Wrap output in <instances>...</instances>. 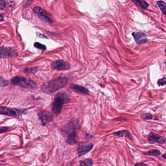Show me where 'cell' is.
I'll use <instances>...</instances> for the list:
<instances>
[{
  "label": "cell",
  "instance_id": "1f68e13d",
  "mask_svg": "<svg viewBox=\"0 0 166 166\" xmlns=\"http://www.w3.org/2000/svg\"><path fill=\"white\" fill-rule=\"evenodd\" d=\"M165 53H166V49H165Z\"/></svg>",
  "mask_w": 166,
  "mask_h": 166
},
{
  "label": "cell",
  "instance_id": "52a82bcc",
  "mask_svg": "<svg viewBox=\"0 0 166 166\" xmlns=\"http://www.w3.org/2000/svg\"><path fill=\"white\" fill-rule=\"evenodd\" d=\"M51 68L54 70L58 71L67 70L70 68V64L67 62L63 60H57L51 64Z\"/></svg>",
  "mask_w": 166,
  "mask_h": 166
},
{
  "label": "cell",
  "instance_id": "7402d4cb",
  "mask_svg": "<svg viewBox=\"0 0 166 166\" xmlns=\"http://www.w3.org/2000/svg\"><path fill=\"white\" fill-rule=\"evenodd\" d=\"M34 46L37 49H40L43 51H44L46 49V46L40 44V42H35L34 44Z\"/></svg>",
  "mask_w": 166,
  "mask_h": 166
},
{
  "label": "cell",
  "instance_id": "d4e9b609",
  "mask_svg": "<svg viewBox=\"0 0 166 166\" xmlns=\"http://www.w3.org/2000/svg\"><path fill=\"white\" fill-rule=\"evenodd\" d=\"M37 70V69L36 68H31V69H26L25 71V73H30V72L34 71L35 72Z\"/></svg>",
  "mask_w": 166,
  "mask_h": 166
},
{
  "label": "cell",
  "instance_id": "4316f807",
  "mask_svg": "<svg viewBox=\"0 0 166 166\" xmlns=\"http://www.w3.org/2000/svg\"><path fill=\"white\" fill-rule=\"evenodd\" d=\"M134 166H148L147 164L142 163V162H139L136 163Z\"/></svg>",
  "mask_w": 166,
  "mask_h": 166
},
{
  "label": "cell",
  "instance_id": "5b68a950",
  "mask_svg": "<svg viewBox=\"0 0 166 166\" xmlns=\"http://www.w3.org/2000/svg\"><path fill=\"white\" fill-rule=\"evenodd\" d=\"M33 11L35 13L42 21L49 24H51L54 23L51 15L44 9H42L40 7H36L33 8Z\"/></svg>",
  "mask_w": 166,
  "mask_h": 166
},
{
  "label": "cell",
  "instance_id": "30bf717a",
  "mask_svg": "<svg viewBox=\"0 0 166 166\" xmlns=\"http://www.w3.org/2000/svg\"><path fill=\"white\" fill-rule=\"evenodd\" d=\"M132 35L136 43L138 44H142L147 42V37L146 34L144 32H134L132 33Z\"/></svg>",
  "mask_w": 166,
  "mask_h": 166
},
{
  "label": "cell",
  "instance_id": "9a60e30c",
  "mask_svg": "<svg viewBox=\"0 0 166 166\" xmlns=\"http://www.w3.org/2000/svg\"><path fill=\"white\" fill-rule=\"evenodd\" d=\"M77 134V132H74L69 133L66 136V142L68 144L70 145H75L76 144V136Z\"/></svg>",
  "mask_w": 166,
  "mask_h": 166
},
{
  "label": "cell",
  "instance_id": "603a6c76",
  "mask_svg": "<svg viewBox=\"0 0 166 166\" xmlns=\"http://www.w3.org/2000/svg\"><path fill=\"white\" fill-rule=\"evenodd\" d=\"M157 84L159 86L166 84V78H162L161 79H159L157 82Z\"/></svg>",
  "mask_w": 166,
  "mask_h": 166
},
{
  "label": "cell",
  "instance_id": "7a4b0ae2",
  "mask_svg": "<svg viewBox=\"0 0 166 166\" xmlns=\"http://www.w3.org/2000/svg\"><path fill=\"white\" fill-rule=\"evenodd\" d=\"M70 99L65 93H58L54 96V100L51 104V110L55 115H59L61 112L64 104L70 102Z\"/></svg>",
  "mask_w": 166,
  "mask_h": 166
},
{
  "label": "cell",
  "instance_id": "484cf974",
  "mask_svg": "<svg viewBox=\"0 0 166 166\" xmlns=\"http://www.w3.org/2000/svg\"><path fill=\"white\" fill-rule=\"evenodd\" d=\"M114 120H117V121H127V119H125V118H123V117H118L117 119H114Z\"/></svg>",
  "mask_w": 166,
  "mask_h": 166
},
{
  "label": "cell",
  "instance_id": "f1b7e54d",
  "mask_svg": "<svg viewBox=\"0 0 166 166\" xmlns=\"http://www.w3.org/2000/svg\"><path fill=\"white\" fill-rule=\"evenodd\" d=\"M37 36H38V37H40L41 38H47V37H46V36H44V35L40 34V33H37Z\"/></svg>",
  "mask_w": 166,
  "mask_h": 166
},
{
  "label": "cell",
  "instance_id": "ac0fdd59",
  "mask_svg": "<svg viewBox=\"0 0 166 166\" xmlns=\"http://www.w3.org/2000/svg\"><path fill=\"white\" fill-rule=\"evenodd\" d=\"M161 152L159 150H149L147 152H144L143 154L146 156H155L157 157L160 156Z\"/></svg>",
  "mask_w": 166,
  "mask_h": 166
},
{
  "label": "cell",
  "instance_id": "4dcf8cb0",
  "mask_svg": "<svg viewBox=\"0 0 166 166\" xmlns=\"http://www.w3.org/2000/svg\"><path fill=\"white\" fill-rule=\"evenodd\" d=\"M162 158H163L164 159H165L166 160V153L163 154L162 156Z\"/></svg>",
  "mask_w": 166,
  "mask_h": 166
},
{
  "label": "cell",
  "instance_id": "3957f363",
  "mask_svg": "<svg viewBox=\"0 0 166 166\" xmlns=\"http://www.w3.org/2000/svg\"><path fill=\"white\" fill-rule=\"evenodd\" d=\"M11 81L13 84L18 86L24 88L33 89L37 87V84L36 82L23 76H15Z\"/></svg>",
  "mask_w": 166,
  "mask_h": 166
},
{
  "label": "cell",
  "instance_id": "6da1fadb",
  "mask_svg": "<svg viewBox=\"0 0 166 166\" xmlns=\"http://www.w3.org/2000/svg\"><path fill=\"white\" fill-rule=\"evenodd\" d=\"M68 83V79L66 77L60 76L44 83L41 86L42 92L46 94H51L66 86Z\"/></svg>",
  "mask_w": 166,
  "mask_h": 166
},
{
  "label": "cell",
  "instance_id": "4fadbf2b",
  "mask_svg": "<svg viewBox=\"0 0 166 166\" xmlns=\"http://www.w3.org/2000/svg\"><path fill=\"white\" fill-rule=\"evenodd\" d=\"M17 112L18 111H16V110L12 109L10 108L0 106V115L11 116L16 115Z\"/></svg>",
  "mask_w": 166,
  "mask_h": 166
},
{
  "label": "cell",
  "instance_id": "277c9868",
  "mask_svg": "<svg viewBox=\"0 0 166 166\" xmlns=\"http://www.w3.org/2000/svg\"><path fill=\"white\" fill-rule=\"evenodd\" d=\"M80 129L81 126L79 120L77 119H75L62 127L60 129V133L63 136L66 137L69 133L73 132L78 133Z\"/></svg>",
  "mask_w": 166,
  "mask_h": 166
},
{
  "label": "cell",
  "instance_id": "e0dca14e",
  "mask_svg": "<svg viewBox=\"0 0 166 166\" xmlns=\"http://www.w3.org/2000/svg\"><path fill=\"white\" fill-rule=\"evenodd\" d=\"M14 5L15 4L13 1H0V9L1 10L6 9Z\"/></svg>",
  "mask_w": 166,
  "mask_h": 166
},
{
  "label": "cell",
  "instance_id": "8fae6325",
  "mask_svg": "<svg viewBox=\"0 0 166 166\" xmlns=\"http://www.w3.org/2000/svg\"><path fill=\"white\" fill-rule=\"evenodd\" d=\"M148 139L152 142L157 143L160 144H163L166 142V139L162 136L151 132L148 135Z\"/></svg>",
  "mask_w": 166,
  "mask_h": 166
},
{
  "label": "cell",
  "instance_id": "83f0119b",
  "mask_svg": "<svg viewBox=\"0 0 166 166\" xmlns=\"http://www.w3.org/2000/svg\"><path fill=\"white\" fill-rule=\"evenodd\" d=\"M93 137V136L90 134V133H87L85 136V138L86 139H92Z\"/></svg>",
  "mask_w": 166,
  "mask_h": 166
},
{
  "label": "cell",
  "instance_id": "7c38bea8",
  "mask_svg": "<svg viewBox=\"0 0 166 166\" xmlns=\"http://www.w3.org/2000/svg\"><path fill=\"white\" fill-rule=\"evenodd\" d=\"M70 88L71 89V90L74 91L75 92L85 94V95H89L90 92L88 91V89L83 86L75 84H72L70 86Z\"/></svg>",
  "mask_w": 166,
  "mask_h": 166
},
{
  "label": "cell",
  "instance_id": "44dd1931",
  "mask_svg": "<svg viewBox=\"0 0 166 166\" xmlns=\"http://www.w3.org/2000/svg\"><path fill=\"white\" fill-rule=\"evenodd\" d=\"M141 119L143 120H151L153 119V116L150 113H143L141 114Z\"/></svg>",
  "mask_w": 166,
  "mask_h": 166
},
{
  "label": "cell",
  "instance_id": "ba28073f",
  "mask_svg": "<svg viewBox=\"0 0 166 166\" xmlns=\"http://www.w3.org/2000/svg\"><path fill=\"white\" fill-rule=\"evenodd\" d=\"M94 145L91 143L81 144L77 148V153L79 157L84 156L93 148Z\"/></svg>",
  "mask_w": 166,
  "mask_h": 166
},
{
  "label": "cell",
  "instance_id": "8992f818",
  "mask_svg": "<svg viewBox=\"0 0 166 166\" xmlns=\"http://www.w3.org/2000/svg\"><path fill=\"white\" fill-rule=\"evenodd\" d=\"M38 118L41 121L42 125H46V124L51 122L53 119L54 115L52 113L49 111H42L38 113Z\"/></svg>",
  "mask_w": 166,
  "mask_h": 166
},
{
  "label": "cell",
  "instance_id": "d6986e66",
  "mask_svg": "<svg viewBox=\"0 0 166 166\" xmlns=\"http://www.w3.org/2000/svg\"><path fill=\"white\" fill-rule=\"evenodd\" d=\"M79 166H93V161L90 158H87L79 162Z\"/></svg>",
  "mask_w": 166,
  "mask_h": 166
},
{
  "label": "cell",
  "instance_id": "f546056e",
  "mask_svg": "<svg viewBox=\"0 0 166 166\" xmlns=\"http://www.w3.org/2000/svg\"><path fill=\"white\" fill-rule=\"evenodd\" d=\"M4 17L1 15L0 14V22L4 21Z\"/></svg>",
  "mask_w": 166,
  "mask_h": 166
},
{
  "label": "cell",
  "instance_id": "836d02e7",
  "mask_svg": "<svg viewBox=\"0 0 166 166\" xmlns=\"http://www.w3.org/2000/svg\"><path fill=\"white\" fill-rule=\"evenodd\" d=\"M0 44H1V41H0Z\"/></svg>",
  "mask_w": 166,
  "mask_h": 166
},
{
  "label": "cell",
  "instance_id": "ffe728a7",
  "mask_svg": "<svg viewBox=\"0 0 166 166\" xmlns=\"http://www.w3.org/2000/svg\"><path fill=\"white\" fill-rule=\"evenodd\" d=\"M157 4L161 10L162 13L166 16V4L163 1H159L156 2Z\"/></svg>",
  "mask_w": 166,
  "mask_h": 166
},
{
  "label": "cell",
  "instance_id": "2e32d148",
  "mask_svg": "<svg viewBox=\"0 0 166 166\" xmlns=\"http://www.w3.org/2000/svg\"><path fill=\"white\" fill-rule=\"evenodd\" d=\"M132 1L134 3L136 6H137L138 7L143 9V10L147 9L149 6V4L144 0H140V1L134 0Z\"/></svg>",
  "mask_w": 166,
  "mask_h": 166
},
{
  "label": "cell",
  "instance_id": "9c48e42d",
  "mask_svg": "<svg viewBox=\"0 0 166 166\" xmlns=\"http://www.w3.org/2000/svg\"><path fill=\"white\" fill-rule=\"evenodd\" d=\"M17 56L16 50L11 48H0V58H14Z\"/></svg>",
  "mask_w": 166,
  "mask_h": 166
},
{
  "label": "cell",
  "instance_id": "cb8c5ba5",
  "mask_svg": "<svg viewBox=\"0 0 166 166\" xmlns=\"http://www.w3.org/2000/svg\"><path fill=\"white\" fill-rule=\"evenodd\" d=\"M8 129L6 127L4 128H0V133H4L5 132H7Z\"/></svg>",
  "mask_w": 166,
  "mask_h": 166
},
{
  "label": "cell",
  "instance_id": "5bb4252c",
  "mask_svg": "<svg viewBox=\"0 0 166 166\" xmlns=\"http://www.w3.org/2000/svg\"><path fill=\"white\" fill-rule=\"evenodd\" d=\"M114 136H117L119 137H127V139L131 140H133V137L132 136V134L130 133V132L129 130H120L117 132H114L113 133Z\"/></svg>",
  "mask_w": 166,
  "mask_h": 166
},
{
  "label": "cell",
  "instance_id": "d6a6232c",
  "mask_svg": "<svg viewBox=\"0 0 166 166\" xmlns=\"http://www.w3.org/2000/svg\"><path fill=\"white\" fill-rule=\"evenodd\" d=\"M160 166V165H158V166Z\"/></svg>",
  "mask_w": 166,
  "mask_h": 166
}]
</instances>
